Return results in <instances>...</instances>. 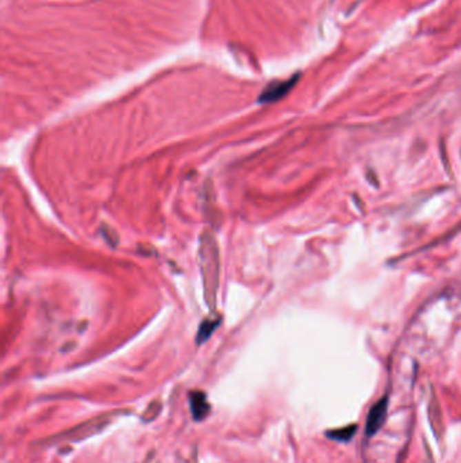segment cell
I'll return each mask as SVG.
<instances>
[{
	"label": "cell",
	"mask_w": 461,
	"mask_h": 463,
	"mask_svg": "<svg viewBox=\"0 0 461 463\" xmlns=\"http://www.w3.org/2000/svg\"><path fill=\"white\" fill-rule=\"evenodd\" d=\"M216 326H218V322H216V321H205V322L201 325L199 332H198V343L201 344V343L206 342V340L212 336V333H213L214 331L216 329Z\"/></svg>",
	"instance_id": "cell-5"
},
{
	"label": "cell",
	"mask_w": 461,
	"mask_h": 463,
	"mask_svg": "<svg viewBox=\"0 0 461 463\" xmlns=\"http://www.w3.org/2000/svg\"><path fill=\"white\" fill-rule=\"evenodd\" d=\"M189 406L192 416L196 422L203 420L209 412H210V405L207 401L206 394L202 392H192L189 394Z\"/></svg>",
	"instance_id": "cell-3"
},
{
	"label": "cell",
	"mask_w": 461,
	"mask_h": 463,
	"mask_svg": "<svg viewBox=\"0 0 461 463\" xmlns=\"http://www.w3.org/2000/svg\"><path fill=\"white\" fill-rule=\"evenodd\" d=\"M299 76H294L288 80L284 81H278V83H272L269 84L263 94L258 98L260 104H271V102H276L280 98H283L284 95H287L289 92V90L295 86V83L298 81Z\"/></svg>",
	"instance_id": "cell-2"
},
{
	"label": "cell",
	"mask_w": 461,
	"mask_h": 463,
	"mask_svg": "<svg viewBox=\"0 0 461 463\" xmlns=\"http://www.w3.org/2000/svg\"><path fill=\"white\" fill-rule=\"evenodd\" d=\"M357 431V426L356 424H351L347 427L337 428V429H331L326 432V436L334 442H340V443H347L349 442L356 435Z\"/></svg>",
	"instance_id": "cell-4"
},
{
	"label": "cell",
	"mask_w": 461,
	"mask_h": 463,
	"mask_svg": "<svg viewBox=\"0 0 461 463\" xmlns=\"http://www.w3.org/2000/svg\"><path fill=\"white\" fill-rule=\"evenodd\" d=\"M387 412H389V398L385 395L371 408L367 416V423H365L367 436H373L380 431V428L383 427L387 419Z\"/></svg>",
	"instance_id": "cell-1"
}]
</instances>
